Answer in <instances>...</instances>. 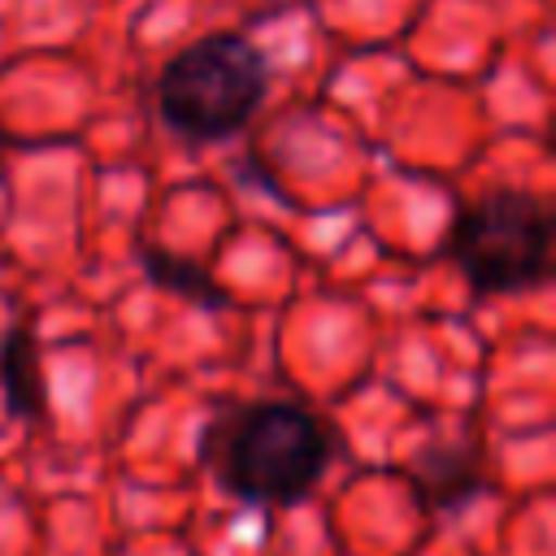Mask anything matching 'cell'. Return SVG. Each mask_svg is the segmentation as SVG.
<instances>
[{
  "mask_svg": "<svg viewBox=\"0 0 556 556\" xmlns=\"http://www.w3.org/2000/svg\"><path fill=\"white\" fill-rule=\"evenodd\" d=\"M447 256L478 295H517L552 269V208L526 187H491L469 200L452 230Z\"/></svg>",
  "mask_w": 556,
  "mask_h": 556,
  "instance_id": "obj_3",
  "label": "cell"
},
{
  "mask_svg": "<svg viewBox=\"0 0 556 556\" xmlns=\"http://www.w3.org/2000/svg\"><path fill=\"white\" fill-rule=\"evenodd\" d=\"M0 391L4 408L22 421H48V374L35 326L17 321L0 339Z\"/></svg>",
  "mask_w": 556,
  "mask_h": 556,
  "instance_id": "obj_5",
  "label": "cell"
},
{
  "mask_svg": "<svg viewBox=\"0 0 556 556\" xmlns=\"http://www.w3.org/2000/svg\"><path fill=\"white\" fill-rule=\"evenodd\" d=\"M334 456L330 426L287 400H252L217 413L200 460L239 504H300Z\"/></svg>",
  "mask_w": 556,
  "mask_h": 556,
  "instance_id": "obj_1",
  "label": "cell"
},
{
  "mask_svg": "<svg viewBox=\"0 0 556 556\" xmlns=\"http://www.w3.org/2000/svg\"><path fill=\"white\" fill-rule=\"evenodd\" d=\"M408 482L421 508H465L486 486V456L473 439H430L408 460Z\"/></svg>",
  "mask_w": 556,
  "mask_h": 556,
  "instance_id": "obj_4",
  "label": "cell"
},
{
  "mask_svg": "<svg viewBox=\"0 0 556 556\" xmlns=\"http://www.w3.org/2000/svg\"><path fill=\"white\" fill-rule=\"evenodd\" d=\"M4 148H9V130L0 126V156H4Z\"/></svg>",
  "mask_w": 556,
  "mask_h": 556,
  "instance_id": "obj_7",
  "label": "cell"
},
{
  "mask_svg": "<svg viewBox=\"0 0 556 556\" xmlns=\"http://www.w3.org/2000/svg\"><path fill=\"white\" fill-rule=\"evenodd\" d=\"M139 265L161 291H174L187 304H200V308H226L230 304V291L200 261L178 256V252H169L161 243H139Z\"/></svg>",
  "mask_w": 556,
  "mask_h": 556,
  "instance_id": "obj_6",
  "label": "cell"
},
{
  "mask_svg": "<svg viewBox=\"0 0 556 556\" xmlns=\"http://www.w3.org/2000/svg\"><path fill=\"white\" fill-rule=\"evenodd\" d=\"M269 91L265 52L235 30L204 35L174 52L156 78L161 122L182 139H226L252 122Z\"/></svg>",
  "mask_w": 556,
  "mask_h": 556,
  "instance_id": "obj_2",
  "label": "cell"
}]
</instances>
